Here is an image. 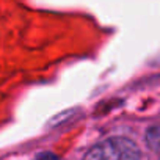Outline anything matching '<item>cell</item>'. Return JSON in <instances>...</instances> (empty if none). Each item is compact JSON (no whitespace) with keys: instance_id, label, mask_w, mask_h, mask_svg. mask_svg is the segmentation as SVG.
<instances>
[{"instance_id":"obj_2","label":"cell","mask_w":160,"mask_h":160,"mask_svg":"<svg viewBox=\"0 0 160 160\" xmlns=\"http://www.w3.org/2000/svg\"><path fill=\"white\" fill-rule=\"evenodd\" d=\"M33 160H60L55 154H52V152H41V154H38Z\"/></svg>"},{"instance_id":"obj_1","label":"cell","mask_w":160,"mask_h":160,"mask_svg":"<svg viewBox=\"0 0 160 160\" xmlns=\"http://www.w3.org/2000/svg\"><path fill=\"white\" fill-rule=\"evenodd\" d=\"M83 160H148L137 143L124 137H112L87 151Z\"/></svg>"}]
</instances>
